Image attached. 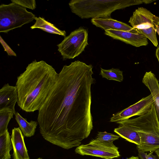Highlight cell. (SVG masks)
Instances as JSON below:
<instances>
[{
	"instance_id": "obj_12",
	"label": "cell",
	"mask_w": 159,
	"mask_h": 159,
	"mask_svg": "<svg viewBox=\"0 0 159 159\" xmlns=\"http://www.w3.org/2000/svg\"><path fill=\"white\" fill-rule=\"evenodd\" d=\"M13 159H30L22 132L19 127L14 128L11 136Z\"/></svg>"
},
{
	"instance_id": "obj_7",
	"label": "cell",
	"mask_w": 159,
	"mask_h": 159,
	"mask_svg": "<svg viewBox=\"0 0 159 159\" xmlns=\"http://www.w3.org/2000/svg\"><path fill=\"white\" fill-rule=\"evenodd\" d=\"M87 30L80 27L71 32L57 45L63 60L73 59L83 52L88 43Z\"/></svg>"
},
{
	"instance_id": "obj_15",
	"label": "cell",
	"mask_w": 159,
	"mask_h": 159,
	"mask_svg": "<svg viewBox=\"0 0 159 159\" xmlns=\"http://www.w3.org/2000/svg\"><path fill=\"white\" fill-rule=\"evenodd\" d=\"M35 20V22L30 27L31 29L38 28L48 33L66 37V32L65 30H60L44 18L36 17Z\"/></svg>"
},
{
	"instance_id": "obj_3",
	"label": "cell",
	"mask_w": 159,
	"mask_h": 159,
	"mask_svg": "<svg viewBox=\"0 0 159 159\" xmlns=\"http://www.w3.org/2000/svg\"><path fill=\"white\" fill-rule=\"evenodd\" d=\"M116 123L127 125L138 133L141 141L137 146L138 151L153 152L159 149V122L154 104L147 113Z\"/></svg>"
},
{
	"instance_id": "obj_11",
	"label": "cell",
	"mask_w": 159,
	"mask_h": 159,
	"mask_svg": "<svg viewBox=\"0 0 159 159\" xmlns=\"http://www.w3.org/2000/svg\"><path fill=\"white\" fill-rule=\"evenodd\" d=\"M18 101V97L16 86L7 83L0 89V110L7 109L11 110L14 115L16 112L15 106Z\"/></svg>"
},
{
	"instance_id": "obj_27",
	"label": "cell",
	"mask_w": 159,
	"mask_h": 159,
	"mask_svg": "<svg viewBox=\"0 0 159 159\" xmlns=\"http://www.w3.org/2000/svg\"><path fill=\"white\" fill-rule=\"evenodd\" d=\"M126 159H140V158L138 157L132 156Z\"/></svg>"
},
{
	"instance_id": "obj_26",
	"label": "cell",
	"mask_w": 159,
	"mask_h": 159,
	"mask_svg": "<svg viewBox=\"0 0 159 159\" xmlns=\"http://www.w3.org/2000/svg\"><path fill=\"white\" fill-rule=\"evenodd\" d=\"M154 1V0H143V3L145 4H148L149 3H152V2Z\"/></svg>"
},
{
	"instance_id": "obj_17",
	"label": "cell",
	"mask_w": 159,
	"mask_h": 159,
	"mask_svg": "<svg viewBox=\"0 0 159 159\" xmlns=\"http://www.w3.org/2000/svg\"><path fill=\"white\" fill-rule=\"evenodd\" d=\"M15 115L16 120L24 135L26 137H31L33 136L38 122L33 120L28 122L17 112Z\"/></svg>"
},
{
	"instance_id": "obj_9",
	"label": "cell",
	"mask_w": 159,
	"mask_h": 159,
	"mask_svg": "<svg viewBox=\"0 0 159 159\" xmlns=\"http://www.w3.org/2000/svg\"><path fill=\"white\" fill-rule=\"evenodd\" d=\"M154 104V100L150 94L143 98L135 104L113 115L110 121L117 122L129 119L133 116H142L149 112Z\"/></svg>"
},
{
	"instance_id": "obj_21",
	"label": "cell",
	"mask_w": 159,
	"mask_h": 159,
	"mask_svg": "<svg viewBox=\"0 0 159 159\" xmlns=\"http://www.w3.org/2000/svg\"><path fill=\"white\" fill-rule=\"evenodd\" d=\"M120 137L119 135L107 133L106 131L98 132L95 139L101 141L111 142L118 139Z\"/></svg>"
},
{
	"instance_id": "obj_23",
	"label": "cell",
	"mask_w": 159,
	"mask_h": 159,
	"mask_svg": "<svg viewBox=\"0 0 159 159\" xmlns=\"http://www.w3.org/2000/svg\"><path fill=\"white\" fill-rule=\"evenodd\" d=\"M0 41L4 49V51L6 52L8 55L14 56H16V53L6 43L1 36H0Z\"/></svg>"
},
{
	"instance_id": "obj_25",
	"label": "cell",
	"mask_w": 159,
	"mask_h": 159,
	"mask_svg": "<svg viewBox=\"0 0 159 159\" xmlns=\"http://www.w3.org/2000/svg\"><path fill=\"white\" fill-rule=\"evenodd\" d=\"M156 56L159 63V45L157 47L156 52Z\"/></svg>"
},
{
	"instance_id": "obj_5",
	"label": "cell",
	"mask_w": 159,
	"mask_h": 159,
	"mask_svg": "<svg viewBox=\"0 0 159 159\" xmlns=\"http://www.w3.org/2000/svg\"><path fill=\"white\" fill-rule=\"evenodd\" d=\"M35 15L13 2L0 5V32L7 33L35 20Z\"/></svg>"
},
{
	"instance_id": "obj_19",
	"label": "cell",
	"mask_w": 159,
	"mask_h": 159,
	"mask_svg": "<svg viewBox=\"0 0 159 159\" xmlns=\"http://www.w3.org/2000/svg\"><path fill=\"white\" fill-rule=\"evenodd\" d=\"M102 78L108 80L121 82L123 80V71L117 68H112L109 70L101 68L100 73Z\"/></svg>"
},
{
	"instance_id": "obj_13",
	"label": "cell",
	"mask_w": 159,
	"mask_h": 159,
	"mask_svg": "<svg viewBox=\"0 0 159 159\" xmlns=\"http://www.w3.org/2000/svg\"><path fill=\"white\" fill-rule=\"evenodd\" d=\"M91 21L93 25L104 30L111 29L138 33L135 29L128 25L111 18H92Z\"/></svg>"
},
{
	"instance_id": "obj_28",
	"label": "cell",
	"mask_w": 159,
	"mask_h": 159,
	"mask_svg": "<svg viewBox=\"0 0 159 159\" xmlns=\"http://www.w3.org/2000/svg\"><path fill=\"white\" fill-rule=\"evenodd\" d=\"M157 33L159 35V25L158 26L157 30Z\"/></svg>"
},
{
	"instance_id": "obj_29",
	"label": "cell",
	"mask_w": 159,
	"mask_h": 159,
	"mask_svg": "<svg viewBox=\"0 0 159 159\" xmlns=\"http://www.w3.org/2000/svg\"><path fill=\"white\" fill-rule=\"evenodd\" d=\"M36 159H42V158H39Z\"/></svg>"
},
{
	"instance_id": "obj_18",
	"label": "cell",
	"mask_w": 159,
	"mask_h": 159,
	"mask_svg": "<svg viewBox=\"0 0 159 159\" xmlns=\"http://www.w3.org/2000/svg\"><path fill=\"white\" fill-rule=\"evenodd\" d=\"M13 149L8 130L0 134V159H11L10 151Z\"/></svg>"
},
{
	"instance_id": "obj_20",
	"label": "cell",
	"mask_w": 159,
	"mask_h": 159,
	"mask_svg": "<svg viewBox=\"0 0 159 159\" xmlns=\"http://www.w3.org/2000/svg\"><path fill=\"white\" fill-rule=\"evenodd\" d=\"M14 113L10 109H4L0 110V134L8 130V124Z\"/></svg>"
},
{
	"instance_id": "obj_8",
	"label": "cell",
	"mask_w": 159,
	"mask_h": 159,
	"mask_svg": "<svg viewBox=\"0 0 159 159\" xmlns=\"http://www.w3.org/2000/svg\"><path fill=\"white\" fill-rule=\"evenodd\" d=\"M118 149L113 142H102L95 139L88 144L80 145L77 147L75 152L76 153L83 156H91L105 159H113L120 156Z\"/></svg>"
},
{
	"instance_id": "obj_2",
	"label": "cell",
	"mask_w": 159,
	"mask_h": 159,
	"mask_svg": "<svg viewBox=\"0 0 159 159\" xmlns=\"http://www.w3.org/2000/svg\"><path fill=\"white\" fill-rule=\"evenodd\" d=\"M58 74L43 61L35 60L29 64L17 78L18 106L26 112L39 111L56 84Z\"/></svg>"
},
{
	"instance_id": "obj_22",
	"label": "cell",
	"mask_w": 159,
	"mask_h": 159,
	"mask_svg": "<svg viewBox=\"0 0 159 159\" xmlns=\"http://www.w3.org/2000/svg\"><path fill=\"white\" fill-rule=\"evenodd\" d=\"M11 1L23 7L33 10L35 9L36 7V1L34 0H11Z\"/></svg>"
},
{
	"instance_id": "obj_4",
	"label": "cell",
	"mask_w": 159,
	"mask_h": 159,
	"mask_svg": "<svg viewBox=\"0 0 159 159\" xmlns=\"http://www.w3.org/2000/svg\"><path fill=\"white\" fill-rule=\"evenodd\" d=\"M143 3V0H72L71 12L82 19L111 18L114 11Z\"/></svg>"
},
{
	"instance_id": "obj_1",
	"label": "cell",
	"mask_w": 159,
	"mask_h": 159,
	"mask_svg": "<svg viewBox=\"0 0 159 159\" xmlns=\"http://www.w3.org/2000/svg\"><path fill=\"white\" fill-rule=\"evenodd\" d=\"M92 65L77 60L64 66L57 81L38 111L40 132L46 141L69 149L80 145L93 127Z\"/></svg>"
},
{
	"instance_id": "obj_16",
	"label": "cell",
	"mask_w": 159,
	"mask_h": 159,
	"mask_svg": "<svg viewBox=\"0 0 159 159\" xmlns=\"http://www.w3.org/2000/svg\"><path fill=\"white\" fill-rule=\"evenodd\" d=\"M114 132L120 137L137 146L140 144V139L138 133L127 125L119 124L118 127L115 129Z\"/></svg>"
},
{
	"instance_id": "obj_10",
	"label": "cell",
	"mask_w": 159,
	"mask_h": 159,
	"mask_svg": "<svg viewBox=\"0 0 159 159\" xmlns=\"http://www.w3.org/2000/svg\"><path fill=\"white\" fill-rule=\"evenodd\" d=\"M104 34L114 39L136 47L146 46L148 44V38L139 33L109 29L105 30Z\"/></svg>"
},
{
	"instance_id": "obj_6",
	"label": "cell",
	"mask_w": 159,
	"mask_h": 159,
	"mask_svg": "<svg viewBox=\"0 0 159 159\" xmlns=\"http://www.w3.org/2000/svg\"><path fill=\"white\" fill-rule=\"evenodd\" d=\"M129 22L138 33L146 36L157 47V30L159 25V17L146 8L140 7L136 9L130 18Z\"/></svg>"
},
{
	"instance_id": "obj_24",
	"label": "cell",
	"mask_w": 159,
	"mask_h": 159,
	"mask_svg": "<svg viewBox=\"0 0 159 159\" xmlns=\"http://www.w3.org/2000/svg\"><path fill=\"white\" fill-rule=\"evenodd\" d=\"M139 156L140 159H159L152 154L153 152L148 154L147 153L141 151H138Z\"/></svg>"
},
{
	"instance_id": "obj_14",
	"label": "cell",
	"mask_w": 159,
	"mask_h": 159,
	"mask_svg": "<svg viewBox=\"0 0 159 159\" xmlns=\"http://www.w3.org/2000/svg\"><path fill=\"white\" fill-rule=\"evenodd\" d=\"M142 82L149 89L154 100V105L159 122V83L155 74L151 71L147 72Z\"/></svg>"
}]
</instances>
